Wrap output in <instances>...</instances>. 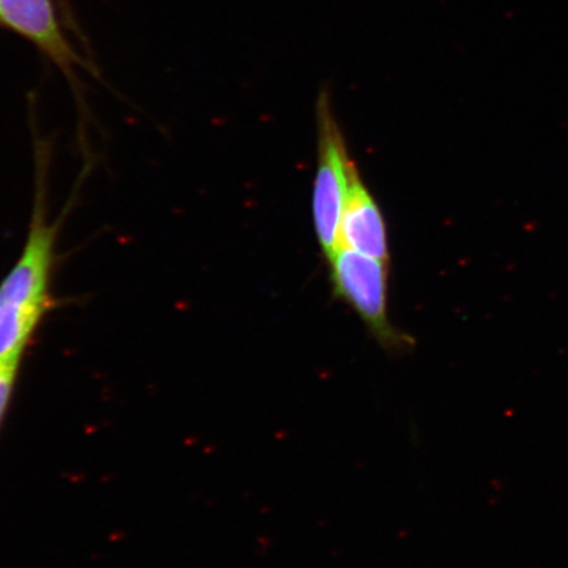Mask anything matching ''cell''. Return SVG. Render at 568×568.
<instances>
[{"label":"cell","mask_w":568,"mask_h":568,"mask_svg":"<svg viewBox=\"0 0 568 568\" xmlns=\"http://www.w3.org/2000/svg\"><path fill=\"white\" fill-rule=\"evenodd\" d=\"M33 209L23 251L0 282V362L24 355L42 320L53 307L52 283L60 220L47 205V155L36 146Z\"/></svg>","instance_id":"6da1fadb"},{"label":"cell","mask_w":568,"mask_h":568,"mask_svg":"<svg viewBox=\"0 0 568 568\" xmlns=\"http://www.w3.org/2000/svg\"><path fill=\"white\" fill-rule=\"evenodd\" d=\"M316 120L317 173L312 212L318 245L329 260L341 247V216L355 163L347 152L344 133L333 112L328 89L318 92Z\"/></svg>","instance_id":"3957f363"},{"label":"cell","mask_w":568,"mask_h":568,"mask_svg":"<svg viewBox=\"0 0 568 568\" xmlns=\"http://www.w3.org/2000/svg\"><path fill=\"white\" fill-rule=\"evenodd\" d=\"M23 355L0 362V426H2L7 410H9L13 389H16L18 375Z\"/></svg>","instance_id":"8992f818"},{"label":"cell","mask_w":568,"mask_h":568,"mask_svg":"<svg viewBox=\"0 0 568 568\" xmlns=\"http://www.w3.org/2000/svg\"><path fill=\"white\" fill-rule=\"evenodd\" d=\"M0 24L31 41L69 78L83 67L62 31L53 0H0Z\"/></svg>","instance_id":"277c9868"},{"label":"cell","mask_w":568,"mask_h":568,"mask_svg":"<svg viewBox=\"0 0 568 568\" xmlns=\"http://www.w3.org/2000/svg\"><path fill=\"white\" fill-rule=\"evenodd\" d=\"M341 246L353 248L389 264L385 217L371 190L354 166L339 226Z\"/></svg>","instance_id":"5b68a950"},{"label":"cell","mask_w":568,"mask_h":568,"mask_svg":"<svg viewBox=\"0 0 568 568\" xmlns=\"http://www.w3.org/2000/svg\"><path fill=\"white\" fill-rule=\"evenodd\" d=\"M61 7L65 6V0H59Z\"/></svg>","instance_id":"52a82bcc"},{"label":"cell","mask_w":568,"mask_h":568,"mask_svg":"<svg viewBox=\"0 0 568 568\" xmlns=\"http://www.w3.org/2000/svg\"><path fill=\"white\" fill-rule=\"evenodd\" d=\"M333 288L355 311L368 333L389 355L414 349L415 339L388 316V262L341 246L328 260Z\"/></svg>","instance_id":"7a4b0ae2"}]
</instances>
